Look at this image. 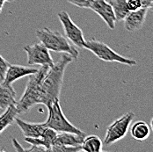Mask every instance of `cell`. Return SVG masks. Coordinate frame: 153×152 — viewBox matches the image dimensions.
<instances>
[{"instance_id":"cell-1","label":"cell","mask_w":153,"mask_h":152,"mask_svg":"<svg viewBox=\"0 0 153 152\" xmlns=\"http://www.w3.org/2000/svg\"><path fill=\"white\" fill-rule=\"evenodd\" d=\"M73 61L74 59L71 56L67 53H62L59 60L48 69L42 83L39 104H42L47 107L52 102L59 99L65 70Z\"/></svg>"},{"instance_id":"cell-2","label":"cell","mask_w":153,"mask_h":152,"mask_svg":"<svg viewBox=\"0 0 153 152\" xmlns=\"http://www.w3.org/2000/svg\"><path fill=\"white\" fill-rule=\"evenodd\" d=\"M49 67L47 65H42L38 70L29 75L28 82L27 84L25 91L20 98V99L16 102L15 107L18 114L24 113L27 112L31 107L36 104H39V95L41 91L42 83Z\"/></svg>"},{"instance_id":"cell-3","label":"cell","mask_w":153,"mask_h":152,"mask_svg":"<svg viewBox=\"0 0 153 152\" xmlns=\"http://www.w3.org/2000/svg\"><path fill=\"white\" fill-rule=\"evenodd\" d=\"M36 36L40 42L46 47L49 51L57 53H67L76 60L78 51L71 45L66 37L57 31H53L48 27L36 30Z\"/></svg>"},{"instance_id":"cell-4","label":"cell","mask_w":153,"mask_h":152,"mask_svg":"<svg viewBox=\"0 0 153 152\" xmlns=\"http://www.w3.org/2000/svg\"><path fill=\"white\" fill-rule=\"evenodd\" d=\"M47 108L48 109V117L46 122H44V125L46 127L54 129L57 133L69 132L78 135H85V133L81 129L77 128L71 122L68 121L62 110L59 99L52 102L49 106L47 107Z\"/></svg>"},{"instance_id":"cell-5","label":"cell","mask_w":153,"mask_h":152,"mask_svg":"<svg viewBox=\"0 0 153 152\" xmlns=\"http://www.w3.org/2000/svg\"><path fill=\"white\" fill-rule=\"evenodd\" d=\"M91 51L92 54H94L99 59L104 62H119L126 64L128 66H135L137 65V61L134 59H129L127 57H124L113 50L106 43L100 42L96 39H91L88 41H85V47Z\"/></svg>"},{"instance_id":"cell-6","label":"cell","mask_w":153,"mask_h":152,"mask_svg":"<svg viewBox=\"0 0 153 152\" xmlns=\"http://www.w3.org/2000/svg\"><path fill=\"white\" fill-rule=\"evenodd\" d=\"M134 117V113L128 112L119 119L115 120L112 124H110L107 128L103 144L106 146H110L123 139L128 134Z\"/></svg>"},{"instance_id":"cell-7","label":"cell","mask_w":153,"mask_h":152,"mask_svg":"<svg viewBox=\"0 0 153 152\" xmlns=\"http://www.w3.org/2000/svg\"><path fill=\"white\" fill-rule=\"evenodd\" d=\"M23 49L27 53L29 65H47L50 68L55 63L49 50L41 42L25 46Z\"/></svg>"},{"instance_id":"cell-8","label":"cell","mask_w":153,"mask_h":152,"mask_svg":"<svg viewBox=\"0 0 153 152\" xmlns=\"http://www.w3.org/2000/svg\"><path fill=\"white\" fill-rule=\"evenodd\" d=\"M58 19L62 25L67 39L70 40L77 47L84 48L85 44V39L84 37L83 31L73 22L70 15L66 12L62 11L58 13Z\"/></svg>"},{"instance_id":"cell-9","label":"cell","mask_w":153,"mask_h":152,"mask_svg":"<svg viewBox=\"0 0 153 152\" xmlns=\"http://www.w3.org/2000/svg\"><path fill=\"white\" fill-rule=\"evenodd\" d=\"M90 9L101 17L110 29L115 28L116 19L114 10L109 2L107 0H93Z\"/></svg>"},{"instance_id":"cell-10","label":"cell","mask_w":153,"mask_h":152,"mask_svg":"<svg viewBox=\"0 0 153 152\" xmlns=\"http://www.w3.org/2000/svg\"><path fill=\"white\" fill-rule=\"evenodd\" d=\"M38 69L29 67V66H23V65H17V64H9L4 79L2 83L4 85H12L15 81L24 76H29L31 74L35 73Z\"/></svg>"},{"instance_id":"cell-11","label":"cell","mask_w":153,"mask_h":152,"mask_svg":"<svg viewBox=\"0 0 153 152\" xmlns=\"http://www.w3.org/2000/svg\"><path fill=\"white\" fill-rule=\"evenodd\" d=\"M148 10L147 8H140L137 11L129 12L123 19L125 29L128 32H135L141 29L145 22Z\"/></svg>"},{"instance_id":"cell-12","label":"cell","mask_w":153,"mask_h":152,"mask_svg":"<svg viewBox=\"0 0 153 152\" xmlns=\"http://www.w3.org/2000/svg\"><path fill=\"white\" fill-rule=\"evenodd\" d=\"M86 135H78L75 133L61 132L57 133L56 138L53 141L52 145H63V146H71L78 147L81 146V143Z\"/></svg>"},{"instance_id":"cell-13","label":"cell","mask_w":153,"mask_h":152,"mask_svg":"<svg viewBox=\"0 0 153 152\" xmlns=\"http://www.w3.org/2000/svg\"><path fill=\"white\" fill-rule=\"evenodd\" d=\"M25 137H40L46 126L43 123H31L15 117L14 120Z\"/></svg>"},{"instance_id":"cell-14","label":"cell","mask_w":153,"mask_h":152,"mask_svg":"<svg viewBox=\"0 0 153 152\" xmlns=\"http://www.w3.org/2000/svg\"><path fill=\"white\" fill-rule=\"evenodd\" d=\"M16 92L13 85L0 83V109L5 110L7 107L16 104Z\"/></svg>"},{"instance_id":"cell-15","label":"cell","mask_w":153,"mask_h":152,"mask_svg":"<svg viewBox=\"0 0 153 152\" xmlns=\"http://www.w3.org/2000/svg\"><path fill=\"white\" fill-rule=\"evenodd\" d=\"M130 133L135 140L143 142L150 136L151 128L146 122L140 121L133 124V126L130 128Z\"/></svg>"},{"instance_id":"cell-16","label":"cell","mask_w":153,"mask_h":152,"mask_svg":"<svg viewBox=\"0 0 153 152\" xmlns=\"http://www.w3.org/2000/svg\"><path fill=\"white\" fill-rule=\"evenodd\" d=\"M103 142L97 136H85L81 143V151L85 152H101Z\"/></svg>"},{"instance_id":"cell-17","label":"cell","mask_w":153,"mask_h":152,"mask_svg":"<svg viewBox=\"0 0 153 152\" xmlns=\"http://www.w3.org/2000/svg\"><path fill=\"white\" fill-rule=\"evenodd\" d=\"M109 4L114 10L116 21L123 20L129 13L127 6V0H110Z\"/></svg>"},{"instance_id":"cell-18","label":"cell","mask_w":153,"mask_h":152,"mask_svg":"<svg viewBox=\"0 0 153 152\" xmlns=\"http://www.w3.org/2000/svg\"><path fill=\"white\" fill-rule=\"evenodd\" d=\"M17 115L18 112L15 105H12L5 109L4 113L0 115V134L13 122Z\"/></svg>"},{"instance_id":"cell-19","label":"cell","mask_w":153,"mask_h":152,"mask_svg":"<svg viewBox=\"0 0 153 152\" xmlns=\"http://www.w3.org/2000/svg\"><path fill=\"white\" fill-rule=\"evenodd\" d=\"M70 4L76 5L80 8H88L90 9V6L92 4L93 0H67Z\"/></svg>"},{"instance_id":"cell-20","label":"cell","mask_w":153,"mask_h":152,"mask_svg":"<svg viewBox=\"0 0 153 152\" xmlns=\"http://www.w3.org/2000/svg\"><path fill=\"white\" fill-rule=\"evenodd\" d=\"M127 6L129 12L137 11L142 8L140 0H127Z\"/></svg>"},{"instance_id":"cell-21","label":"cell","mask_w":153,"mask_h":152,"mask_svg":"<svg viewBox=\"0 0 153 152\" xmlns=\"http://www.w3.org/2000/svg\"><path fill=\"white\" fill-rule=\"evenodd\" d=\"M9 62L6 61L1 55H0V79L3 80L4 79V76L5 74V71L9 66Z\"/></svg>"},{"instance_id":"cell-22","label":"cell","mask_w":153,"mask_h":152,"mask_svg":"<svg viewBox=\"0 0 153 152\" xmlns=\"http://www.w3.org/2000/svg\"><path fill=\"white\" fill-rule=\"evenodd\" d=\"M142 8L152 9L153 5V0H140Z\"/></svg>"},{"instance_id":"cell-23","label":"cell","mask_w":153,"mask_h":152,"mask_svg":"<svg viewBox=\"0 0 153 152\" xmlns=\"http://www.w3.org/2000/svg\"><path fill=\"white\" fill-rule=\"evenodd\" d=\"M4 3H5V0H0V13H1V11L3 9V6H4Z\"/></svg>"},{"instance_id":"cell-24","label":"cell","mask_w":153,"mask_h":152,"mask_svg":"<svg viewBox=\"0 0 153 152\" xmlns=\"http://www.w3.org/2000/svg\"><path fill=\"white\" fill-rule=\"evenodd\" d=\"M15 0H5V2H13Z\"/></svg>"}]
</instances>
